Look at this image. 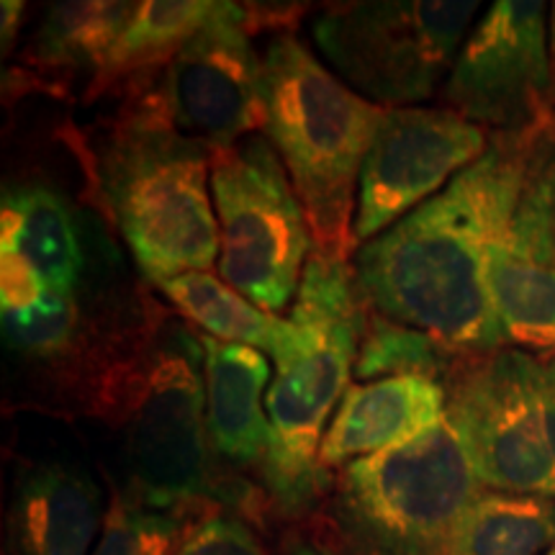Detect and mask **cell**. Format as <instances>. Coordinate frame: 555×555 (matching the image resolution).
I'll list each match as a JSON object with an SVG mask.
<instances>
[{
	"label": "cell",
	"mask_w": 555,
	"mask_h": 555,
	"mask_svg": "<svg viewBox=\"0 0 555 555\" xmlns=\"http://www.w3.org/2000/svg\"><path fill=\"white\" fill-rule=\"evenodd\" d=\"M535 139L494 134L446 191L358 247L352 266L367 309L457 356L506 345L486 260L522 196Z\"/></svg>",
	"instance_id": "1"
},
{
	"label": "cell",
	"mask_w": 555,
	"mask_h": 555,
	"mask_svg": "<svg viewBox=\"0 0 555 555\" xmlns=\"http://www.w3.org/2000/svg\"><path fill=\"white\" fill-rule=\"evenodd\" d=\"M367 311L356 266L311 249L288 317L296 343L275 363L266 393L270 450L262 483L291 517L309 512L327 489L322 440L356 376Z\"/></svg>",
	"instance_id": "2"
},
{
	"label": "cell",
	"mask_w": 555,
	"mask_h": 555,
	"mask_svg": "<svg viewBox=\"0 0 555 555\" xmlns=\"http://www.w3.org/2000/svg\"><path fill=\"white\" fill-rule=\"evenodd\" d=\"M384 111L330 73L294 34L275 37L262 54V134L294 183L317 253L356 258L360 172Z\"/></svg>",
	"instance_id": "3"
},
{
	"label": "cell",
	"mask_w": 555,
	"mask_h": 555,
	"mask_svg": "<svg viewBox=\"0 0 555 555\" xmlns=\"http://www.w3.org/2000/svg\"><path fill=\"white\" fill-rule=\"evenodd\" d=\"M101 180L116 227L147 281L163 286L214 268L219 221L206 144L121 114L103 155Z\"/></svg>",
	"instance_id": "4"
},
{
	"label": "cell",
	"mask_w": 555,
	"mask_h": 555,
	"mask_svg": "<svg viewBox=\"0 0 555 555\" xmlns=\"http://www.w3.org/2000/svg\"><path fill=\"white\" fill-rule=\"evenodd\" d=\"M481 491L446 416L404 446L339 468L330 519L347 555H450L457 525Z\"/></svg>",
	"instance_id": "5"
},
{
	"label": "cell",
	"mask_w": 555,
	"mask_h": 555,
	"mask_svg": "<svg viewBox=\"0 0 555 555\" xmlns=\"http://www.w3.org/2000/svg\"><path fill=\"white\" fill-rule=\"evenodd\" d=\"M103 404L124 429L131 470L129 496L155 509L189 512L217 494V457L206 425L204 347L172 327L103 388Z\"/></svg>",
	"instance_id": "6"
},
{
	"label": "cell",
	"mask_w": 555,
	"mask_h": 555,
	"mask_svg": "<svg viewBox=\"0 0 555 555\" xmlns=\"http://www.w3.org/2000/svg\"><path fill=\"white\" fill-rule=\"evenodd\" d=\"M442 384L483 489L555 499V356L504 345L461 356Z\"/></svg>",
	"instance_id": "7"
},
{
	"label": "cell",
	"mask_w": 555,
	"mask_h": 555,
	"mask_svg": "<svg viewBox=\"0 0 555 555\" xmlns=\"http://www.w3.org/2000/svg\"><path fill=\"white\" fill-rule=\"evenodd\" d=\"M478 9V0L343 3L317 18L314 41L365 101L409 108L446 86Z\"/></svg>",
	"instance_id": "8"
},
{
	"label": "cell",
	"mask_w": 555,
	"mask_h": 555,
	"mask_svg": "<svg viewBox=\"0 0 555 555\" xmlns=\"http://www.w3.org/2000/svg\"><path fill=\"white\" fill-rule=\"evenodd\" d=\"M211 196L219 278L278 314L296 298L314 242L294 183L262 131L211 152Z\"/></svg>",
	"instance_id": "9"
},
{
	"label": "cell",
	"mask_w": 555,
	"mask_h": 555,
	"mask_svg": "<svg viewBox=\"0 0 555 555\" xmlns=\"http://www.w3.org/2000/svg\"><path fill=\"white\" fill-rule=\"evenodd\" d=\"M121 114L170 127L217 152L262 131V57L245 5L219 3L147 90Z\"/></svg>",
	"instance_id": "10"
},
{
	"label": "cell",
	"mask_w": 555,
	"mask_h": 555,
	"mask_svg": "<svg viewBox=\"0 0 555 555\" xmlns=\"http://www.w3.org/2000/svg\"><path fill=\"white\" fill-rule=\"evenodd\" d=\"M545 3L496 0L470 29L442 101L491 134L543 137L555 129V69Z\"/></svg>",
	"instance_id": "11"
},
{
	"label": "cell",
	"mask_w": 555,
	"mask_h": 555,
	"mask_svg": "<svg viewBox=\"0 0 555 555\" xmlns=\"http://www.w3.org/2000/svg\"><path fill=\"white\" fill-rule=\"evenodd\" d=\"M489 144V131L450 108H386L360 172L356 253L446 191Z\"/></svg>",
	"instance_id": "12"
},
{
	"label": "cell",
	"mask_w": 555,
	"mask_h": 555,
	"mask_svg": "<svg viewBox=\"0 0 555 555\" xmlns=\"http://www.w3.org/2000/svg\"><path fill=\"white\" fill-rule=\"evenodd\" d=\"M86 249L73 208L47 185L5 191L0 208V317L18 322L80 304Z\"/></svg>",
	"instance_id": "13"
},
{
	"label": "cell",
	"mask_w": 555,
	"mask_h": 555,
	"mask_svg": "<svg viewBox=\"0 0 555 555\" xmlns=\"http://www.w3.org/2000/svg\"><path fill=\"white\" fill-rule=\"evenodd\" d=\"M486 283L506 345L555 356V217L540 137L515 214L489 249Z\"/></svg>",
	"instance_id": "14"
},
{
	"label": "cell",
	"mask_w": 555,
	"mask_h": 555,
	"mask_svg": "<svg viewBox=\"0 0 555 555\" xmlns=\"http://www.w3.org/2000/svg\"><path fill=\"white\" fill-rule=\"evenodd\" d=\"M103 491L86 468L47 461L21 470L13 489L5 553L93 555L103 522Z\"/></svg>",
	"instance_id": "15"
},
{
	"label": "cell",
	"mask_w": 555,
	"mask_h": 555,
	"mask_svg": "<svg viewBox=\"0 0 555 555\" xmlns=\"http://www.w3.org/2000/svg\"><path fill=\"white\" fill-rule=\"evenodd\" d=\"M448 416L446 384L429 376H393L347 388L322 440V466L343 468L360 457L414 440Z\"/></svg>",
	"instance_id": "16"
},
{
	"label": "cell",
	"mask_w": 555,
	"mask_h": 555,
	"mask_svg": "<svg viewBox=\"0 0 555 555\" xmlns=\"http://www.w3.org/2000/svg\"><path fill=\"white\" fill-rule=\"evenodd\" d=\"M204 347L206 425L217 463L262 478L270 450V422L262 391L270 386L268 356L247 345L198 335Z\"/></svg>",
	"instance_id": "17"
},
{
	"label": "cell",
	"mask_w": 555,
	"mask_h": 555,
	"mask_svg": "<svg viewBox=\"0 0 555 555\" xmlns=\"http://www.w3.org/2000/svg\"><path fill=\"white\" fill-rule=\"evenodd\" d=\"M214 0H147L108 52L99 75L88 86V99L124 93L127 99L147 90L170 65L183 44L214 16Z\"/></svg>",
	"instance_id": "18"
},
{
	"label": "cell",
	"mask_w": 555,
	"mask_h": 555,
	"mask_svg": "<svg viewBox=\"0 0 555 555\" xmlns=\"http://www.w3.org/2000/svg\"><path fill=\"white\" fill-rule=\"evenodd\" d=\"M159 288L176 304L180 314L198 324L204 335L221 343L255 347L273 363L286 358L296 343V327L291 319L255 307L249 298L208 270L178 275Z\"/></svg>",
	"instance_id": "19"
},
{
	"label": "cell",
	"mask_w": 555,
	"mask_h": 555,
	"mask_svg": "<svg viewBox=\"0 0 555 555\" xmlns=\"http://www.w3.org/2000/svg\"><path fill=\"white\" fill-rule=\"evenodd\" d=\"M134 11L137 3H111V0L54 3L47 9L37 34L29 41L26 60L39 75L69 78L86 73L93 82Z\"/></svg>",
	"instance_id": "20"
},
{
	"label": "cell",
	"mask_w": 555,
	"mask_h": 555,
	"mask_svg": "<svg viewBox=\"0 0 555 555\" xmlns=\"http://www.w3.org/2000/svg\"><path fill=\"white\" fill-rule=\"evenodd\" d=\"M555 547V499L483 489L457 525L450 555H547Z\"/></svg>",
	"instance_id": "21"
},
{
	"label": "cell",
	"mask_w": 555,
	"mask_h": 555,
	"mask_svg": "<svg viewBox=\"0 0 555 555\" xmlns=\"http://www.w3.org/2000/svg\"><path fill=\"white\" fill-rule=\"evenodd\" d=\"M457 352L448 350L425 332L404 327L391 319L367 311L363 343L356 360L358 380H380L393 376H429L446 380Z\"/></svg>",
	"instance_id": "22"
},
{
	"label": "cell",
	"mask_w": 555,
	"mask_h": 555,
	"mask_svg": "<svg viewBox=\"0 0 555 555\" xmlns=\"http://www.w3.org/2000/svg\"><path fill=\"white\" fill-rule=\"evenodd\" d=\"M185 530V512L155 509L119 494L108 506L93 555H172Z\"/></svg>",
	"instance_id": "23"
},
{
	"label": "cell",
	"mask_w": 555,
	"mask_h": 555,
	"mask_svg": "<svg viewBox=\"0 0 555 555\" xmlns=\"http://www.w3.org/2000/svg\"><path fill=\"white\" fill-rule=\"evenodd\" d=\"M172 555H270L245 519L232 512H208L189 525Z\"/></svg>",
	"instance_id": "24"
},
{
	"label": "cell",
	"mask_w": 555,
	"mask_h": 555,
	"mask_svg": "<svg viewBox=\"0 0 555 555\" xmlns=\"http://www.w3.org/2000/svg\"><path fill=\"white\" fill-rule=\"evenodd\" d=\"M0 16H3V54H9V44L13 37H16L18 21L24 16V3H11V0H5Z\"/></svg>",
	"instance_id": "25"
},
{
	"label": "cell",
	"mask_w": 555,
	"mask_h": 555,
	"mask_svg": "<svg viewBox=\"0 0 555 555\" xmlns=\"http://www.w3.org/2000/svg\"><path fill=\"white\" fill-rule=\"evenodd\" d=\"M540 155H543L547 180H551V196H553V217H555V129L540 137Z\"/></svg>",
	"instance_id": "26"
},
{
	"label": "cell",
	"mask_w": 555,
	"mask_h": 555,
	"mask_svg": "<svg viewBox=\"0 0 555 555\" xmlns=\"http://www.w3.org/2000/svg\"><path fill=\"white\" fill-rule=\"evenodd\" d=\"M286 555H343L337 553L335 547H330L327 543H317V540H294L288 545Z\"/></svg>",
	"instance_id": "27"
},
{
	"label": "cell",
	"mask_w": 555,
	"mask_h": 555,
	"mask_svg": "<svg viewBox=\"0 0 555 555\" xmlns=\"http://www.w3.org/2000/svg\"><path fill=\"white\" fill-rule=\"evenodd\" d=\"M551 50H553V62H555V3L551 11Z\"/></svg>",
	"instance_id": "28"
},
{
	"label": "cell",
	"mask_w": 555,
	"mask_h": 555,
	"mask_svg": "<svg viewBox=\"0 0 555 555\" xmlns=\"http://www.w3.org/2000/svg\"><path fill=\"white\" fill-rule=\"evenodd\" d=\"M547 555H555V547H553V551H551V553H547Z\"/></svg>",
	"instance_id": "29"
}]
</instances>
